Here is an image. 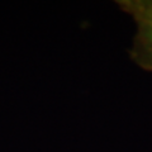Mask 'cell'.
Masks as SVG:
<instances>
[{
	"mask_svg": "<svg viewBox=\"0 0 152 152\" xmlns=\"http://www.w3.org/2000/svg\"><path fill=\"white\" fill-rule=\"evenodd\" d=\"M117 4L137 24L131 58L143 70L152 71V0H121Z\"/></svg>",
	"mask_w": 152,
	"mask_h": 152,
	"instance_id": "1",
	"label": "cell"
}]
</instances>
